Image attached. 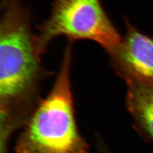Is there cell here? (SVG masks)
<instances>
[{"instance_id":"cell-1","label":"cell","mask_w":153,"mask_h":153,"mask_svg":"<svg viewBox=\"0 0 153 153\" xmlns=\"http://www.w3.org/2000/svg\"><path fill=\"white\" fill-rule=\"evenodd\" d=\"M30 16L22 0H3L0 23V133L27 123L39 104L44 71Z\"/></svg>"},{"instance_id":"cell-2","label":"cell","mask_w":153,"mask_h":153,"mask_svg":"<svg viewBox=\"0 0 153 153\" xmlns=\"http://www.w3.org/2000/svg\"><path fill=\"white\" fill-rule=\"evenodd\" d=\"M72 47L64 51L59 74L47 97L41 100L23 127L16 153H90L76 125L71 90Z\"/></svg>"},{"instance_id":"cell-3","label":"cell","mask_w":153,"mask_h":153,"mask_svg":"<svg viewBox=\"0 0 153 153\" xmlns=\"http://www.w3.org/2000/svg\"><path fill=\"white\" fill-rule=\"evenodd\" d=\"M70 40H88L108 53L120 44L122 37L100 0H53L49 18L38 26L35 43L39 55L59 36Z\"/></svg>"},{"instance_id":"cell-4","label":"cell","mask_w":153,"mask_h":153,"mask_svg":"<svg viewBox=\"0 0 153 153\" xmlns=\"http://www.w3.org/2000/svg\"><path fill=\"white\" fill-rule=\"evenodd\" d=\"M120 44L108 53L111 64L126 84L153 86V38L140 32L125 18Z\"/></svg>"},{"instance_id":"cell-5","label":"cell","mask_w":153,"mask_h":153,"mask_svg":"<svg viewBox=\"0 0 153 153\" xmlns=\"http://www.w3.org/2000/svg\"><path fill=\"white\" fill-rule=\"evenodd\" d=\"M126 106L137 131L153 142V86L127 84Z\"/></svg>"}]
</instances>
